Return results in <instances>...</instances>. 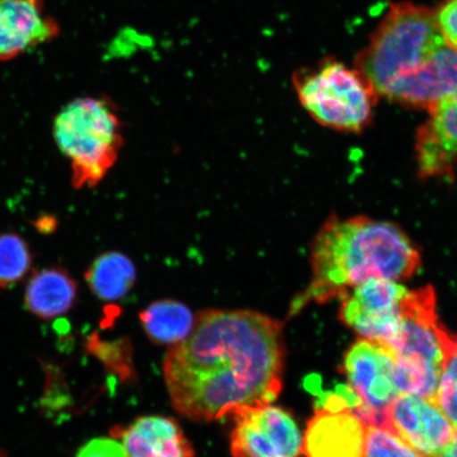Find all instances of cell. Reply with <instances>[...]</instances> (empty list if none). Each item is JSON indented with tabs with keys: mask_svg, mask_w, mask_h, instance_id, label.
<instances>
[{
	"mask_svg": "<svg viewBox=\"0 0 457 457\" xmlns=\"http://www.w3.org/2000/svg\"><path fill=\"white\" fill-rule=\"evenodd\" d=\"M285 355L278 320L249 310L204 311L164 357L170 403L199 422L271 404L282 391Z\"/></svg>",
	"mask_w": 457,
	"mask_h": 457,
	"instance_id": "6da1fadb",
	"label": "cell"
},
{
	"mask_svg": "<svg viewBox=\"0 0 457 457\" xmlns=\"http://www.w3.org/2000/svg\"><path fill=\"white\" fill-rule=\"evenodd\" d=\"M457 51L443 36L436 13L413 4L393 5L358 55V71L376 95L426 108L445 93Z\"/></svg>",
	"mask_w": 457,
	"mask_h": 457,
	"instance_id": "7a4b0ae2",
	"label": "cell"
},
{
	"mask_svg": "<svg viewBox=\"0 0 457 457\" xmlns=\"http://www.w3.org/2000/svg\"><path fill=\"white\" fill-rule=\"evenodd\" d=\"M312 279L293 304L299 312L310 303L324 304L371 279L402 283L421 266L419 248L391 221L360 215L331 216L313 239Z\"/></svg>",
	"mask_w": 457,
	"mask_h": 457,
	"instance_id": "3957f363",
	"label": "cell"
},
{
	"mask_svg": "<svg viewBox=\"0 0 457 457\" xmlns=\"http://www.w3.org/2000/svg\"><path fill=\"white\" fill-rule=\"evenodd\" d=\"M456 345L457 336L445 328L438 316L433 286L409 290L397 334L387 345L396 358L400 392L436 399Z\"/></svg>",
	"mask_w": 457,
	"mask_h": 457,
	"instance_id": "277c9868",
	"label": "cell"
},
{
	"mask_svg": "<svg viewBox=\"0 0 457 457\" xmlns=\"http://www.w3.org/2000/svg\"><path fill=\"white\" fill-rule=\"evenodd\" d=\"M54 138L71 164L73 187H95L117 162L123 146L118 111L104 96H81L54 121Z\"/></svg>",
	"mask_w": 457,
	"mask_h": 457,
	"instance_id": "5b68a950",
	"label": "cell"
},
{
	"mask_svg": "<svg viewBox=\"0 0 457 457\" xmlns=\"http://www.w3.org/2000/svg\"><path fill=\"white\" fill-rule=\"evenodd\" d=\"M294 84L301 105L322 127L360 133L370 124L377 95L358 71L327 61L296 73Z\"/></svg>",
	"mask_w": 457,
	"mask_h": 457,
	"instance_id": "8992f818",
	"label": "cell"
},
{
	"mask_svg": "<svg viewBox=\"0 0 457 457\" xmlns=\"http://www.w3.org/2000/svg\"><path fill=\"white\" fill-rule=\"evenodd\" d=\"M348 386L361 400L355 413L368 426L385 427L386 412L402 395L397 381V362L390 347L360 339L350 347L343 361Z\"/></svg>",
	"mask_w": 457,
	"mask_h": 457,
	"instance_id": "52a82bcc",
	"label": "cell"
},
{
	"mask_svg": "<svg viewBox=\"0 0 457 457\" xmlns=\"http://www.w3.org/2000/svg\"><path fill=\"white\" fill-rule=\"evenodd\" d=\"M408 293L402 283L371 279L342 296L339 318L361 339L390 345L397 334L403 301Z\"/></svg>",
	"mask_w": 457,
	"mask_h": 457,
	"instance_id": "ba28073f",
	"label": "cell"
},
{
	"mask_svg": "<svg viewBox=\"0 0 457 457\" xmlns=\"http://www.w3.org/2000/svg\"><path fill=\"white\" fill-rule=\"evenodd\" d=\"M232 457H299L303 437L294 417L266 404L234 417Z\"/></svg>",
	"mask_w": 457,
	"mask_h": 457,
	"instance_id": "9c48e42d",
	"label": "cell"
},
{
	"mask_svg": "<svg viewBox=\"0 0 457 457\" xmlns=\"http://www.w3.org/2000/svg\"><path fill=\"white\" fill-rule=\"evenodd\" d=\"M425 457H436L453 441L456 428L436 399L402 394L386 412V424Z\"/></svg>",
	"mask_w": 457,
	"mask_h": 457,
	"instance_id": "30bf717a",
	"label": "cell"
},
{
	"mask_svg": "<svg viewBox=\"0 0 457 457\" xmlns=\"http://www.w3.org/2000/svg\"><path fill=\"white\" fill-rule=\"evenodd\" d=\"M428 112L415 137L417 174L422 179H449L457 168V90Z\"/></svg>",
	"mask_w": 457,
	"mask_h": 457,
	"instance_id": "8fae6325",
	"label": "cell"
},
{
	"mask_svg": "<svg viewBox=\"0 0 457 457\" xmlns=\"http://www.w3.org/2000/svg\"><path fill=\"white\" fill-rule=\"evenodd\" d=\"M59 34L44 0H0V61L16 59Z\"/></svg>",
	"mask_w": 457,
	"mask_h": 457,
	"instance_id": "7c38bea8",
	"label": "cell"
},
{
	"mask_svg": "<svg viewBox=\"0 0 457 457\" xmlns=\"http://www.w3.org/2000/svg\"><path fill=\"white\" fill-rule=\"evenodd\" d=\"M368 424L350 409L320 408L303 437L306 457H364Z\"/></svg>",
	"mask_w": 457,
	"mask_h": 457,
	"instance_id": "4fadbf2b",
	"label": "cell"
},
{
	"mask_svg": "<svg viewBox=\"0 0 457 457\" xmlns=\"http://www.w3.org/2000/svg\"><path fill=\"white\" fill-rule=\"evenodd\" d=\"M117 436L129 457H195L180 426L168 417H140L129 427L119 428Z\"/></svg>",
	"mask_w": 457,
	"mask_h": 457,
	"instance_id": "5bb4252c",
	"label": "cell"
},
{
	"mask_svg": "<svg viewBox=\"0 0 457 457\" xmlns=\"http://www.w3.org/2000/svg\"><path fill=\"white\" fill-rule=\"evenodd\" d=\"M78 284L70 271L61 266L36 270L29 278L25 306L38 318L54 319L71 310L78 298Z\"/></svg>",
	"mask_w": 457,
	"mask_h": 457,
	"instance_id": "9a60e30c",
	"label": "cell"
},
{
	"mask_svg": "<svg viewBox=\"0 0 457 457\" xmlns=\"http://www.w3.org/2000/svg\"><path fill=\"white\" fill-rule=\"evenodd\" d=\"M139 318L148 338L170 347L185 341L196 322L190 308L175 300L154 302L140 312Z\"/></svg>",
	"mask_w": 457,
	"mask_h": 457,
	"instance_id": "2e32d148",
	"label": "cell"
},
{
	"mask_svg": "<svg viewBox=\"0 0 457 457\" xmlns=\"http://www.w3.org/2000/svg\"><path fill=\"white\" fill-rule=\"evenodd\" d=\"M91 293L102 301H117L134 287L137 272L133 261L120 253L96 256L84 274Z\"/></svg>",
	"mask_w": 457,
	"mask_h": 457,
	"instance_id": "e0dca14e",
	"label": "cell"
},
{
	"mask_svg": "<svg viewBox=\"0 0 457 457\" xmlns=\"http://www.w3.org/2000/svg\"><path fill=\"white\" fill-rule=\"evenodd\" d=\"M33 262L30 245L15 232L0 234V289H9L27 277Z\"/></svg>",
	"mask_w": 457,
	"mask_h": 457,
	"instance_id": "ac0fdd59",
	"label": "cell"
},
{
	"mask_svg": "<svg viewBox=\"0 0 457 457\" xmlns=\"http://www.w3.org/2000/svg\"><path fill=\"white\" fill-rule=\"evenodd\" d=\"M364 457H425L390 428L369 426Z\"/></svg>",
	"mask_w": 457,
	"mask_h": 457,
	"instance_id": "d6986e66",
	"label": "cell"
},
{
	"mask_svg": "<svg viewBox=\"0 0 457 457\" xmlns=\"http://www.w3.org/2000/svg\"><path fill=\"white\" fill-rule=\"evenodd\" d=\"M77 457H129L123 445L111 438H95L79 449Z\"/></svg>",
	"mask_w": 457,
	"mask_h": 457,
	"instance_id": "ffe728a7",
	"label": "cell"
},
{
	"mask_svg": "<svg viewBox=\"0 0 457 457\" xmlns=\"http://www.w3.org/2000/svg\"><path fill=\"white\" fill-rule=\"evenodd\" d=\"M436 19L445 41L457 51V0L443 5L436 13Z\"/></svg>",
	"mask_w": 457,
	"mask_h": 457,
	"instance_id": "44dd1931",
	"label": "cell"
},
{
	"mask_svg": "<svg viewBox=\"0 0 457 457\" xmlns=\"http://www.w3.org/2000/svg\"><path fill=\"white\" fill-rule=\"evenodd\" d=\"M436 399L444 413L457 428V381L441 382Z\"/></svg>",
	"mask_w": 457,
	"mask_h": 457,
	"instance_id": "7402d4cb",
	"label": "cell"
},
{
	"mask_svg": "<svg viewBox=\"0 0 457 457\" xmlns=\"http://www.w3.org/2000/svg\"><path fill=\"white\" fill-rule=\"evenodd\" d=\"M457 381V345L453 356L444 371L441 382H455Z\"/></svg>",
	"mask_w": 457,
	"mask_h": 457,
	"instance_id": "603a6c76",
	"label": "cell"
},
{
	"mask_svg": "<svg viewBox=\"0 0 457 457\" xmlns=\"http://www.w3.org/2000/svg\"><path fill=\"white\" fill-rule=\"evenodd\" d=\"M436 457H457V428L453 441Z\"/></svg>",
	"mask_w": 457,
	"mask_h": 457,
	"instance_id": "cb8c5ba5",
	"label": "cell"
}]
</instances>
